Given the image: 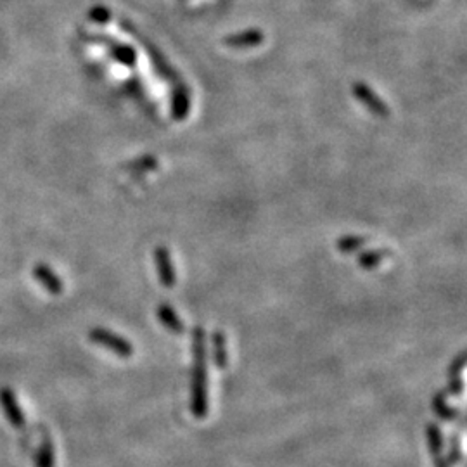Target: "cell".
<instances>
[{"label": "cell", "mask_w": 467, "mask_h": 467, "mask_svg": "<svg viewBox=\"0 0 467 467\" xmlns=\"http://www.w3.org/2000/svg\"><path fill=\"white\" fill-rule=\"evenodd\" d=\"M90 339L97 343V345L104 346V348H109L111 352H115L116 355L123 357V359H129V357L133 355V346L130 345L125 338L115 334V332L106 331V329H101V327L92 329Z\"/></svg>", "instance_id": "obj_2"}, {"label": "cell", "mask_w": 467, "mask_h": 467, "mask_svg": "<svg viewBox=\"0 0 467 467\" xmlns=\"http://www.w3.org/2000/svg\"><path fill=\"white\" fill-rule=\"evenodd\" d=\"M13 396H3V405H6V410H7V413H9V417L10 419L14 420V423L16 424H19V413H17V410H16V407H14V403H13Z\"/></svg>", "instance_id": "obj_18"}, {"label": "cell", "mask_w": 467, "mask_h": 467, "mask_svg": "<svg viewBox=\"0 0 467 467\" xmlns=\"http://www.w3.org/2000/svg\"><path fill=\"white\" fill-rule=\"evenodd\" d=\"M158 166H159L158 159H156L154 156L146 154L142 156V158L136 159V161H130L129 165H126V168L132 170V172H154Z\"/></svg>", "instance_id": "obj_16"}, {"label": "cell", "mask_w": 467, "mask_h": 467, "mask_svg": "<svg viewBox=\"0 0 467 467\" xmlns=\"http://www.w3.org/2000/svg\"><path fill=\"white\" fill-rule=\"evenodd\" d=\"M263 31L260 30H244L239 31V33L234 35H227L224 38V44L227 47H234V49H246V47H254V45L263 44Z\"/></svg>", "instance_id": "obj_8"}, {"label": "cell", "mask_w": 467, "mask_h": 467, "mask_svg": "<svg viewBox=\"0 0 467 467\" xmlns=\"http://www.w3.org/2000/svg\"><path fill=\"white\" fill-rule=\"evenodd\" d=\"M92 40L97 42V44L106 45V47L109 49L111 58L116 59L118 63H122V65L129 66V68H132V66L136 65L137 52H136V49L130 47V45L122 44V42L111 40V37H104V35H95V37H92Z\"/></svg>", "instance_id": "obj_5"}, {"label": "cell", "mask_w": 467, "mask_h": 467, "mask_svg": "<svg viewBox=\"0 0 467 467\" xmlns=\"http://www.w3.org/2000/svg\"><path fill=\"white\" fill-rule=\"evenodd\" d=\"M156 315H158V320L161 322V324L165 325L170 332H173V334H182V332L186 331L182 320L177 317L175 310H173L170 305H166V303H161V305L158 306Z\"/></svg>", "instance_id": "obj_10"}, {"label": "cell", "mask_w": 467, "mask_h": 467, "mask_svg": "<svg viewBox=\"0 0 467 467\" xmlns=\"http://www.w3.org/2000/svg\"><path fill=\"white\" fill-rule=\"evenodd\" d=\"M352 92L353 95H355V99H359L372 115L379 116V118H384V116L389 115V108L386 102H384L383 99L369 87V85L363 83V81H355V83L352 85Z\"/></svg>", "instance_id": "obj_3"}, {"label": "cell", "mask_w": 467, "mask_h": 467, "mask_svg": "<svg viewBox=\"0 0 467 467\" xmlns=\"http://www.w3.org/2000/svg\"><path fill=\"white\" fill-rule=\"evenodd\" d=\"M194 369H192V409L194 417L204 419L208 413V372H206V332L203 327L194 329Z\"/></svg>", "instance_id": "obj_1"}, {"label": "cell", "mask_w": 467, "mask_h": 467, "mask_svg": "<svg viewBox=\"0 0 467 467\" xmlns=\"http://www.w3.org/2000/svg\"><path fill=\"white\" fill-rule=\"evenodd\" d=\"M466 362H467V357L464 355V353H462V355L459 357V359L455 360V362L450 366V370H448V376H450V377L457 376V374L461 372V370H464Z\"/></svg>", "instance_id": "obj_19"}, {"label": "cell", "mask_w": 467, "mask_h": 467, "mask_svg": "<svg viewBox=\"0 0 467 467\" xmlns=\"http://www.w3.org/2000/svg\"><path fill=\"white\" fill-rule=\"evenodd\" d=\"M190 109V95L186 85L182 81H177L172 94V118L177 122H182L187 118Z\"/></svg>", "instance_id": "obj_7"}, {"label": "cell", "mask_w": 467, "mask_h": 467, "mask_svg": "<svg viewBox=\"0 0 467 467\" xmlns=\"http://www.w3.org/2000/svg\"><path fill=\"white\" fill-rule=\"evenodd\" d=\"M33 272H35V277H37L38 281L44 284V288L47 289L49 293H52V295H59V293L63 291L61 281L56 277V274L51 270V268H47L45 265H38V267H35Z\"/></svg>", "instance_id": "obj_11"}, {"label": "cell", "mask_w": 467, "mask_h": 467, "mask_svg": "<svg viewBox=\"0 0 467 467\" xmlns=\"http://www.w3.org/2000/svg\"><path fill=\"white\" fill-rule=\"evenodd\" d=\"M367 239L362 236H343L341 239H338V243H336V247H338V251H341V253H355V251H359L360 247L366 246Z\"/></svg>", "instance_id": "obj_14"}, {"label": "cell", "mask_w": 467, "mask_h": 467, "mask_svg": "<svg viewBox=\"0 0 467 467\" xmlns=\"http://www.w3.org/2000/svg\"><path fill=\"white\" fill-rule=\"evenodd\" d=\"M90 19L97 24H106L111 19V10L104 6H95L90 9Z\"/></svg>", "instance_id": "obj_17"}, {"label": "cell", "mask_w": 467, "mask_h": 467, "mask_svg": "<svg viewBox=\"0 0 467 467\" xmlns=\"http://www.w3.org/2000/svg\"><path fill=\"white\" fill-rule=\"evenodd\" d=\"M123 28H125V30L129 31V33L136 35V37L139 38L140 44H142L144 47H146L147 54H149L151 61H153L156 72H158L159 75H161L163 78H166V80H168V81H180V80H175L177 75H175V72H173V69H172V66L168 65V61H166V59H165V56H163L161 52H159L158 49H156L154 45L151 44V42H147L146 38L140 37L139 31H137L133 26H130V23H126V21H125V23H123Z\"/></svg>", "instance_id": "obj_4"}, {"label": "cell", "mask_w": 467, "mask_h": 467, "mask_svg": "<svg viewBox=\"0 0 467 467\" xmlns=\"http://www.w3.org/2000/svg\"><path fill=\"white\" fill-rule=\"evenodd\" d=\"M213 362L218 369L227 367V348H225V336L222 331L213 334Z\"/></svg>", "instance_id": "obj_12"}, {"label": "cell", "mask_w": 467, "mask_h": 467, "mask_svg": "<svg viewBox=\"0 0 467 467\" xmlns=\"http://www.w3.org/2000/svg\"><path fill=\"white\" fill-rule=\"evenodd\" d=\"M427 438H429V450L433 454L436 467H448V461L443 459V436L441 429L434 423L427 426Z\"/></svg>", "instance_id": "obj_9"}, {"label": "cell", "mask_w": 467, "mask_h": 467, "mask_svg": "<svg viewBox=\"0 0 467 467\" xmlns=\"http://www.w3.org/2000/svg\"><path fill=\"white\" fill-rule=\"evenodd\" d=\"M462 389H464V386H462V381L455 379V381H452L450 386H448V393H454V395H461Z\"/></svg>", "instance_id": "obj_21"}, {"label": "cell", "mask_w": 467, "mask_h": 467, "mask_svg": "<svg viewBox=\"0 0 467 467\" xmlns=\"http://www.w3.org/2000/svg\"><path fill=\"white\" fill-rule=\"evenodd\" d=\"M433 409H434V412H436V416L441 417V419H445V420L455 419V417H457V412H459V410L452 409V407L447 405V402H445V393H438V395L434 396Z\"/></svg>", "instance_id": "obj_15"}, {"label": "cell", "mask_w": 467, "mask_h": 467, "mask_svg": "<svg viewBox=\"0 0 467 467\" xmlns=\"http://www.w3.org/2000/svg\"><path fill=\"white\" fill-rule=\"evenodd\" d=\"M461 450H459V441L457 438H454V441H452V450H450V455H448V462H454V464H457L459 461H461Z\"/></svg>", "instance_id": "obj_20"}, {"label": "cell", "mask_w": 467, "mask_h": 467, "mask_svg": "<svg viewBox=\"0 0 467 467\" xmlns=\"http://www.w3.org/2000/svg\"><path fill=\"white\" fill-rule=\"evenodd\" d=\"M389 254V251H383V249H370L366 251L359 256V265L366 270H370V268H376L377 265L383 263V260Z\"/></svg>", "instance_id": "obj_13"}, {"label": "cell", "mask_w": 467, "mask_h": 467, "mask_svg": "<svg viewBox=\"0 0 467 467\" xmlns=\"http://www.w3.org/2000/svg\"><path fill=\"white\" fill-rule=\"evenodd\" d=\"M154 263L156 270H158V279L165 288H173L177 282L175 270L172 265V256L170 251L165 246H158L154 249Z\"/></svg>", "instance_id": "obj_6"}]
</instances>
